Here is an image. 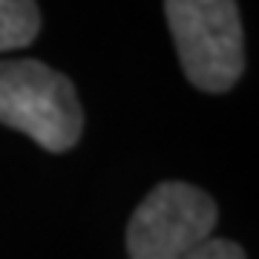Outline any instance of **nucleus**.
<instances>
[{
	"label": "nucleus",
	"instance_id": "obj_2",
	"mask_svg": "<svg viewBox=\"0 0 259 259\" xmlns=\"http://www.w3.org/2000/svg\"><path fill=\"white\" fill-rule=\"evenodd\" d=\"M164 12L190 83L204 93L231 90L245 72L239 6L231 0H170Z\"/></svg>",
	"mask_w": 259,
	"mask_h": 259
},
{
	"label": "nucleus",
	"instance_id": "obj_4",
	"mask_svg": "<svg viewBox=\"0 0 259 259\" xmlns=\"http://www.w3.org/2000/svg\"><path fill=\"white\" fill-rule=\"evenodd\" d=\"M40 32V9L32 0H0V52L23 49Z\"/></svg>",
	"mask_w": 259,
	"mask_h": 259
},
{
	"label": "nucleus",
	"instance_id": "obj_5",
	"mask_svg": "<svg viewBox=\"0 0 259 259\" xmlns=\"http://www.w3.org/2000/svg\"><path fill=\"white\" fill-rule=\"evenodd\" d=\"M179 259H245V250L231 239H204Z\"/></svg>",
	"mask_w": 259,
	"mask_h": 259
},
{
	"label": "nucleus",
	"instance_id": "obj_3",
	"mask_svg": "<svg viewBox=\"0 0 259 259\" xmlns=\"http://www.w3.org/2000/svg\"><path fill=\"white\" fill-rule=\"evenodd\" d=\"M216 225V204L187 182H161L136 207L127 228L130 259H179Z\"/></svg>",
	"mask_w": 259,
	"mask_h": 259
},
{
	"label": "nucleus",
	"instance_id": "obj_1",
	"mask_svg": "<svg viewBox=\"0 0 259 259\" xmlns=\"http://www.w3.org/2000/svg\"><path fill=\"white\" fill-rule=\"evenodd\" d=\"M0 124L26 133L49 153L75 147L83 110L72 81L40 61H0Z\"/></svg>",
	"mask_w": 259,
	"mask_h": 259
}]
</instances>
